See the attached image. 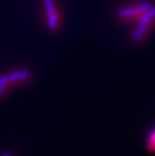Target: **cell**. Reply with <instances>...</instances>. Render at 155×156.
<instances>
[{"mask_svg":"<svg viewBox=\"0 0 155 156\" xmlns=\"http://www.w3.org/2000/svg\"><path fill=\"white\" fill-rule=\"evenodd\" d=\"M29 77V72L27 69L21 71H14L8 75V80L10 83H16L18 81H25Z\"/></svg>","mask_w":155,"mask_h":156,"instance_id":"6da1fadb","label":"cell"},{"mask_svg":"<svg viewBox=\"0 0 155 156\" xmlns=\"http://www.w3.org/2000/svg\"><path fill=\"white\" fill-rule=\"evenodd\" d=\"M155 18V7H151L150 9H148L146 12L143 13V15L141 16L139 23L138 25H147L150 23V21H152Z\"/></svg>","mask_w":155,"mask_h":156,"instance_id":"7a4b0ae2","label":"cell"},{"mask_svg":"<svg viewBox=\"0 0 155 156\" xmlns=\"http://www.w3.org/2000/svg\"><path fill=\"white\" fill-rule=\"evenodd\" d=\"M146 31H147V25H138V27L132 34V39H133V41L135 42L140 41L145 35V34H146Z\"/></svg>","mask_w":155,"mask_h":156,"instance_id":"3957f363","label":"cell"},{"mask_svg":"<svg viewBox=\"0 0 155 156\" xmlns=\"http://www.w3.org/2000/svg\"><path fill=\"white\" fill-rule=\"evenodd\" d=\"M137 14V10L135 7H125L122 8L120 10H118L117 15L119 16L120 18H128V17H132V16Z\"/></svg>","mask_w":155,"mask_h":156,"instance_id":"277c9868","label":"cell"},{"mask_svg":"<svg viewBox=\"0 0 155 156\" xmlns=\"http://www.w3.org/2000/svg\"><path fill=\"white\" fill-rule=\"evenodd\" d=\"M146 150L149 153H155V128L150 132L146 141Z\"/></svg>","mask_w":155,"mask_h":156,"instance_id":"5b68a950","label":"cell"},{"mask_svg":"<svg viewBox=\"0 0 155 156\" xmlns=\"http://www.w3.org/2000/svg\"><path fill=\"white\" fill-rule=\"evenodd\" d=\"M58 13H52V14L48 15V26L51 30H55L58 27Z\"/></svg>","mask_w":155,"mask_h":156,"instance_id":"8992f818","label":"cell"},{"mask_svg":"<svg viewBox=\"0 0 155 156\" xmlns=\"http://www.w3.org/2000/svg\"><path fill=\"white\" fill-rule=\"evenodd\" d=\"M152 3L151 2H142L140 3V4H138L136 7V10H137V14L138 13H144L146 12L148 9H150L151 7H152Z\"/></svg>","mask_w":155,"mask_h":156,"instance_id":"52a82bcc","label":"cell"},{"mask_svg":"<svg viewBox=\"0 0 155 156\" xmlns=\"http://www.w3.org/2000/svg\"><path fill=\"white\" fill-rule=\"evenodd\" d=\"M44 1L45 8H47L48 15L52 14V13L57 12V10H55V6L54 0H44Z\"/></svg>","mask_w":155,"mask_h":156,"instance_id":"ba28073f","label":"cell"},{"mask_svg":"<svg viewBox=\"0 0 155 156\" xmlns=\"http://www.w3.org/2000/svg\"><path fill=\"white\" fill-rule=\"evenodd\" d=\"M8 83H9V80H8L7 75H4V76H2V77H0V96L3 94L5 88L7 87Z\"/></svg>","mask_w":155,"mask_h":156,"instance_id":"9c48e42d","label":"cell"},{"mask_svg":"<svg viewBox=\"0 0 155 156\" xmlns=\"http://www.w3.org/2000/svg\"><path fill=\"white\" fill-rule=\"evenodd\" d=\"M2 156H11V154H9V153H3Z\"/></svg>","mask_w":155,"mask_h":156,"instance_id":"30bf717a","label":"cell"}]
</instances>
